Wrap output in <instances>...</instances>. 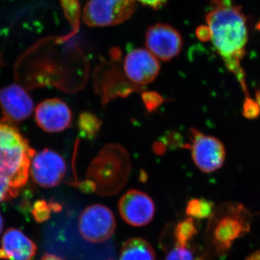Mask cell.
<instances>
[{
	"label": "cell",
	"mask_w": 260,
	"mask_h": 260,
	"mask_svg": "<svg viewBox=\"0 0 260 260\" xmlns=\"http://www.w3.org/2000/svg\"><path fill=\"white\" fill-rule=\"evenodd\" d=\"M142 101L148 112H153L162 105L164 98L155 91H144L141 94Z\"/></svg>",
	"instance_id": "44dd1931"
},
{
	"label": "cell",
	"mask_w": 260,
	"mask_h": 260,
	"mask_svg": "<svg viewBox=\"0 0 260 260\" xmlns=\"http://www.w3.org/2000/svg\"><path fill=\"white\" fill-rule=\"evenodd\" d=\"M19 191L13 189L5 179L0 178V203L18 196Z\"/></svg>",
	"instance_id": "cb8c5ba5"
},
{
	"label": "cell",
	"mask_w": 260,
	"mask_h": 260,
	"mask_svg": "<svg viewBox=\"0 0 260 260\" xmlns=\"http://www.w3.org/2000/svg\"><path fill=\"white\" fill-rule=\"evenodd\" d=\"M160 70L158 59L148 49H133L124 59V70L126 78L139 86L154 81Z\"/></svg>",
	"instance_id": "8fae6325"
},
{
	"label": "cell",
	"mask_w": 260,
	"mask_h": 260,
	"mask_svg": "<svg viewBox=\"0 0 260 260\" xmlns=\"http://www.w3.org/2000/svg\"><path fill=\"white\" fill-rule=\"evenodd\" d=\"M135 9L136 0H89L83 20L89 26H112L126 21Z\"/></svg>",
	"instance_id": "8992f818"
},
{
	"label": "cell",
	"mask_w": 260,
	"mask_h": 260,
	"mask_svg": "<svg viewBox=\"0 0 260 260\" xmlns=\"http://www.w3.org/2000/svg\"><path fill=\"white\" fill-rule=\"evenodd\" d=\"M41 260H65L63 259V258L60 257V256L56 255V254H45L44 255L42 256V259Z\"/></svg>",
	"instance_id": "484cf974"
},
{
	"label": "cell",
	"mask_w": 260,
	"mask_h": 260,
	"mask_svg": "<svg viewBox=\"0 0 260 260\" xmlns=\"http://www.w3.org/2000/svg\"><path fill=\"white\" fill-rule=\"evenodd\" d=\"M0 108L5 120L13 124L21 122L31 115L34 102L21 86L12 84L0 90Z\"/></svg>",
	"instance_id": "4fadbf2b"
},
{
	"label": "cell",
	"mask_w": 260,
	"mask_h": 260,
	"mask_svg": "<svg viewBox=\"0 0 260 260\" xmlns=\"http://www.w3.org/2000/svg\"><path fill=\"white\" fill-rule=\"evenodd\" d=\"M3 219L2 215H0V234L2 233V231H3Z\"/></svg>",
	"instance_id": "f1b7e54d"
},
{
	"label": "cell",
	"mask_w": 260,
	"mask_h": 260,
	"mask_svg": "<svg viewBox=\"0 0 260 260\" xmlns=\"http://www.w3.org/2000/svg\"><path fill=\"white\" fill-rule=\"evenodd\" d=\"M212 242L219 254H225L239 238L250 230V214L242 205L226 203L212 215Z\"/></svg>",
	"instance_id": "277c9868"
},
{
	"label": "cell",
	"mask_w": 260,
	"mask_h": 260,
	"mask_svg": "<svg viewBox=\"0 0 260 260\" xmlns=\"http://www.w3.org/2000/svg\"><path fill=\"white\" fill-rule=\"evenodd\" d=\"M117 70H110L107 76L102 78V81H98L95 85L96 91L102 98L104 104L118 97L126 98L134 91L140 90L139 85L130 83L129 79L126 80L121 76Z\"/></svg>",
	"instance_id": "9a60e30c"
},
{
	"label": "cell",
	"mask_w": 260,
	"mask_h": 260,
	"mask_svg": "<svg viewBox=\"0 0 260 260\" xmlns=\"http://www.w3.org/2000/svg\"><path fill=\"white\" fill-rule=\"evenodd\" d=\"M119 260H155V252L144 239L132 238L121 246Z\"/></svg>",
	"instance_id": "2e32d148"
},
{
	"label": "cell",
	"mask_w": 260,
	"mask_h": 260,
	"mask_svg": "<svg viewBox=\"0 0 260 260\" xmlns=\"http://www.w3.org/2000/svg\"><path fill=\"white\" fill-rule=\"evenodd\" d=\"M145 46L157 59L167 61L179 55L183 47L180 32L170 25L156 23L145 34Z\"/></svg>",
	"instance_id": "9c48e42d"
},
{
	"label": "cell",
	"mask_w": 260,
	"mask_h": 260,
	"mask_svg": "<svg viewBox=\"0 0 260 260\" xmlns=\"http://www.w3.org/2000/svg\"><path fill=\"white\" fill-rule=\"evenodd\" d=\"M67 165L60 154L49 149L36 153L30 164V174L38 185L52 188L59 185L66 174Z\"/></svg>",
	"instance_id": "ba28073f"
},
{
	"label": "cell",
	"mask_w": 260,
	"mask_h": 260,
	"mask_svg": "<svg viewBox=\"0 0 260 260\" xmlns=\"http://www.w3.org/2000/svg\"><path fill=\"white\" fill-rule=\"evenodd\" d=\"M78 229L80 235L87 242H106L115 232V218L107 207L99 204L90 205L82 212Z\"/></svg>",
	"instance_id": "52a82bcc"
},
{
	"label": "cell",
	"mask_w": 260,
	"mask_h": 260,
	"mask_svg": "<svg viewBox=\"0 0 260 260\" xmlns=\"http://www.w3.org/2000/svg\"><path fill=\"white\" fill-rule=\"evenodd\" d=\"M214 210L213 202L204 198H194L188 202L186 214L191 218L202 220L211 217Z\"/></svg>",
	"instance_id": "ac0fdd59"
},
{
	"label": "cell",
	"mask_w": 260,
	"mask_h": 260,
	"mask_svg": "<svg viewBox=\"0 0 260 260\" xmlns=\"http://www.w3.org/2000/svg\"><path fill=\"white\" fill-rule=\"evenodd\" d=\"M242 110L243 116L248 119H255L260 116V106L250 96L244 99Z\"/></svg>",
	"instance_id": "7402d4cb"
},
{
	"label": "cell",
	"mask_w": 260,
	"mask_h": 260,
	"mask_svg": "<svg viewBox=\"0 0 260 260\" xmlns=\"http://www.w3.org/2000/svg\"><path fill=\"white\" fill-rule=\"evenodd\" d=\"M198 233L194 220L191 218L182 220L177 224L174 232V237L177 240V246L186 247L188 243Z\"/></svg>",
	"instance_id": "d6986e66"
},
{
	"label": "cell",
	"mask_w": 260,
	"mask_h": 260,
	"mask_svg": "<svg viewBox=\"0 0 260 260\" xmlns=\"http://www.w3.org/2000/svg\"><path fill=\"white\" fill-rule=\"evenodd\" d=\"M145 6L158 10L167 3V0H136Z\"/></svg>",
	"instance_id": "d4e9b609"
},
{
	"label": "cell",
	"mask_w": 260,
	"mask_h": 260,
	"mask_svg": "<svg viewBox=\"0 0 260 260\" xmlns=\"http://www.w3.org/2000/svg\"><path fill=\"white\" fill-rule=\"evenodd\" d=\"M102 121L93 113L82 112L78 119V130L84 139L93 140L99 135Z\"/></svg>",
	"instance_id": "e0dca14e"
},
{
	"label": "cell",
	"mask_w": 260,
	"mask_h": 260,
	"mask_svg": "<svg viewBox=\"0 0 260 260\" xmlns=\"http://www.w3.org/2000/svg\"><path fill=\"white\" fill-rule=\"evenodd\" d=\"M35 153L28 140L12 123L0 120V178L13 189L20 191L26 184Z\"/></svg>",
	"instance_id": "7a4b0ae2"
},
{
	"label": "cell",
	"mask_w": 260,
	"mask_h": 260,
	"mask_svg": "<svg viewBox=\"0 0 260 260\" xmlns=\"http://www.w3.org/2000/svg\"><path fill=\"white\" fill-rule=\"evenodd\" d=\"M255 98L256 99H254V100H255L260 106V89L256 90Z\"/></svg>",
	"instance_id": "83f0119b"
},
{
	"label": "cell",
	"mask_w": 260,
	"mask_h": 260,
	"mask_svg": "<svg viewBox=\"0 0 260 260\" xmlns=\"http://www.w3.org/2000/svg\"><path fill=\"white\" fill-rule=\"evenodd\" d=\"M246 260H260V250H256L246 256Z\"/></svg>",
	"instance_id": "4316f807"
},
{
	"label": "cell",
	"mask_w": 260,
	"mask_h": 260,
	"mask_svg": "<svg viewBox=\"0 0 260 260\" xmlns=\"http://www.w3.org/2000/svg\"><path fill=\"white\" fill-rule=\"evenodd\" d=\"M37 251L35 243L21 231L10 228L2 238L0 259L31 260Z\"/></svg>",
	"instance_id": "5bb4252c"
},
{
	"label": "cell",
	"mask_w": 260,
	"mask_h": 260,
	"mask_svg": "<svg viewBox=\"0 0 260 260\" xmlns=\"http://www.w3.org/2000/svg\"><path fill=\"white\" fill-rule=\"evenodd\" d=\"M119 210L126 223L140 227L151 221L155 215V207L153 200L146 193L131 189L119 200Z\"/></svg>",
	"instance_id": "30bf717a"
},
{
	"label": "cell",
	"mask_w": 260,
	"mask_h": 260,
	"mask_svg": "<svg viewBox=\"0 0 260 260\" xmlns=\"http://www.w3.org/2000/svg\"><path fill=\"white\" fill-rule=\"evenodd\" d=\"M130 171L127 150L121 145L109 144L90 162L86 179L93 184L97 194L109 196L117 194L125 186Z\"/></svg>",
	"instance_id": "3957f363"
},
{
	"label": "cell",
	"mask_w": 260,
	"mask_h": 260,
	"mask_svg": "<svg viewBox=\"0 0 260 260\" xmlns=\"http://www.w3.org/2000/svg\"><path fill=\"white\" fill-rule=\"evenodd\" d=\"M212 8L205 17L210 39L227 69L235 75L243 93L250 96L242 66L248 42L245 15L232 0H212Z\"/></svg>",
	"instance_id": "6da1fadb"
},
{
	"label": "cell",
	"mask_w": 260,
	"mask_h": 260,
	"mask_svg": "<svg viewBox=\"0 0 260 260\" xmlns=\"http://www.w3.org/2000/svg\"><path fill=\"white\" fill-rule=\"evenodd\" d=\"M38 126L48 133H61L71 125L73 114L66 103L59 99L41 102L35 111Z\"/></svg>",
	"instance_id": "7c38bea8"
},
{
	"label": "cell",
	"mask_w": 260,
	"mask_h": 260,
	"mask_svg": "<svg viewBox=\"0 0 260 260\" xmlns=\"http://www.w3.org/2000/svg\"><path fill=\"white\" fill-rule=\"evenodd\" d=\"M166 260H194V258L189 249L177 246L169 251Z\"/></svg>",
	"instance_id": "603a6c76"
},
{
	"label": "cell",
	"mask_w": 260,
	"mask_h": 260,
	"mask_svg": "<svg viewBox=\"0 0 260 260\" xmlns=\"http://www.w3.org/2000/svg\"><path fill=\"white\" fill-rule=\"evenodd\" d=\"M190 142L185 148L190 150L195 166L207 174L216 172L223 167L226 157L223 143L212 135H205L199 129L191 127Z\"/></svg>",
	"instance_id": "5b68a950"
},
{
	"label": "cell",
	"mask_w": 260,
	"mask_h": 260,
	"mask_svg": "<svg viewBox=\"0 0 260 260\" xmlns=\"http://www.w3.org/2000/svg\"><path fill=\"white\" fill-rule=\"evenodd\" d=\"M52 211L50 203L44 200H37L32 207V215L38 223H43L50 218Z\"/></svg>",
	"instance_id": "ffe728a7"
}]
</instances>
